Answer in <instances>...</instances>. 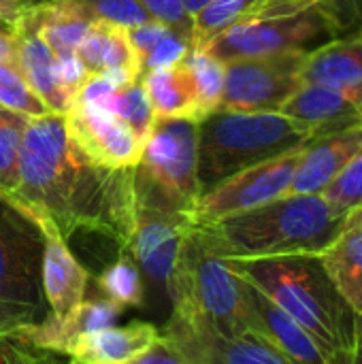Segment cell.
<instances>
[{
    "label": "cell",
    "instance_id": "obj_26",
    "mask_svg": "<svg viewBox=\"0 0 362 364\" xmlns=\"http://www.w3.org/2000/svg\"><path fill=\"white\" fill-rule=\"evenodd\" d=\"M183 62L194 77L196 92H198V109H201V119H203L209 113L220 109L222 94H224L226 64L205 49H190Z\"/></svg>",
    "mask_w": 362,
    "mask_h": 364
},
{
    "label": "cell",
    "instance_id": "obj_29",
    "mask_svg": "<svg viewBox=\"0 0 362 364\" xmlns=\"http://www.w3.org/2000/svg\"><path fill=\"white\" fill-rule=\"evenodd\" d=\"M102 109L117 115L145 145V141L151 132V126H154V111H151L149 98L145 94V87L141 85V81L117 87L111 94V98L105 102Z\"/></svg>",
    "mask_w": 362,
    "mask_h": 364
},
{
    "label": "cell",
    "instance_id": "obj_31",
    "mask_svg": "<svg viewBox=\"0 0 362 364\" xmlns=\"http://www.w3.org/2000/svg\"><path fill=\"white\" fill-rule=\"evenodd\" d=\"M77 2L94 21H111L122 28H134L151 17L139 0H73Z\"/></svg>",
    "mask_w": 362,
    "mask_h": 364
},
{
    "label": "cell",
    "instance_id": "obj_7",
    "mask_svg": "<svg viewBox=\"0 0 362 364\" xmlns=\"http://www.w3.org/2000/svg\"><path fill=\"white\" fill-rule=\"evenodd\" d=\"M45 220L0 190V299L49 314L43 296Z\"/></svg>",
    "mask_w": 362,
    "mask_h": 364
},
{
    "label": "cell",
    "instance_id": "obj_22",
    "mask_svg": "<svg viewBox=\"0 0 362 364\" xmlns=\"http://www.w3.org/2000/svg\"><path fill=\"white\" fill-rule=\"evenodd\" d=\"M21 15L41 32L58 60L77 55L79 43L94 23V19L73 0L26 4Z\"/></svg>",
    "mask_w": 362,
    "mask_h": 364
},
{
    "label": "cell",
    "instance_id": "obj_24",
    "mask_svg": "<svg viewBox=\"0 0 362 364\" xmlns=\"http://www.w3.org/2000/svg\"><path fill=\"white\" fill-rule=\"evenodd\" d=\"M0 105L19 111L28 117L49 113L41 98L28 87L19 75L15 34H0Z\"/></svg>",
    "mask_w": 362,
    "mask_h": 364
},
{
    "label": "cell",
    "instance_id": "obj_35",
    "mask_svg": "<svg viewBox=\"0 0 362 364\" xmlns=\"http://www.w3.org/2000/svg\"><path fill=\"white\" fill-rule=\"evenodd\" d=\"M47 314L23 305V303H13V301H4L0 299V337L13 335L15 331H19L26 324H34L41 322Z\"/></svg>",
    "mask_w": 362,
    "mask_h": 364
},
{
    "label": "cell",
    "instance_id": "obj_44",
    "mask_svg": "<svg viewBox=\"0 0 362 364\" xmlns=\"http://www.w3.org/2000/svg\"><path fill=\"white\" fill-rule=\"evenodd\" d=\"M350 215H352V218H356L358 222H362V207H361V209H356V211H352Z\"/></svg>",
    "mask_w": 362,
    "mask_h": 364
},
{
    "label": "cell",
    "instance_id": "obj_25",
    "mask_svg": "<svg viewBox=\"0 0 362 364\" xmlns=\"http://www.w3.org/2000/svg\"><path fill=\"white\" fill-rule=\"evenodd\" d=\"M267 0H211L196 17L190 49H203L230 26L250 19Z\"/></svg>",
    "mask_w": 362,
    "mask_h": 364
},
{
    "label": "cell",
    "instance_id": "obj_38",
    "mask_svg": "<svg viewBox=\"0 0 362 364\" xmlns=\"http://www.w3.org/2000/svg\"><path fill=\"white\" fill-rule=\"evenodd\" d=\"M166 26L164 23H160V21H154V19H149V21H145V23H141V26H134V28H128V36H130V43H132V47H134V51L139 53V60H141V64H143V60H145V55L160 43V38L166 34ZM143 70V68H141Z\"/></svg>",
    "mask_w": 362,
    "mask_h": 364
},
{
    "label": "cell",
    "instance_id": "obj_12",
    "mask_svg": "<svg viewBox=\"0 0 362 364\" xmlns=\"http://www.w3.org/2000/svg\"><path fill=\"white\" fill-rule=\"evenodd\" d=\"M75 147L96 166L122 171L141 160L143 141L111 111L90 105H73L64 115Z\"/></svg>",
    "mask_w": 362,
    "mask_h": 364
},
{
    "label": "cell",
    "instance_id": "obj_17",
    "mask_svg": "<svg viewBox=\"0 0 362 364\" xmlns=\"http://www.w3.org/2000/svg\"><path fill=\"white\" fill-rule=\"evenodd\" d=\"M13 34L17 41L19 75L23 77L28 87L41 98L47 111L66 115L73 107V98L62 85L55 53L41 36V32L28 19H23V15H19Z\"/></svg>",
    "mask_w": 362,
    "mask_h": 364
},
{
    "label": "cell",
    "instance_id": "obj_46",
    "mask_svg": "<svg viewBox=\"0 0 362 364\" xmlns=\"http://www.w3.org/2000/svg\"><path fill=\"white\" fill-rule=\"evenodd\" d=\"M70 364H73V363H70Z\"/></svg>",
    "mask_w": 362,
    "mask_h": 364
},
{
    "label": "cell",
    "instance_id": "obj_8",
    "mask_svg": "<svg viewBox=\"0 0 362 364\" xmlns=\"http://www.w3.org/2000/svg\"><path fill=\"white\" fill-rule=\"evenodd\" d=\"M337 36L335 26L322 13L305 11L286 17L239 21L209 41L203 49L226 64L245 58L312 51Z\"/></svg>",
    "mask_w": 362,
    "mask_h": 364
},
{
    "label": "cell",
    "instance_id": "obj_5",
    "mask_svg": "<svg viewBox=\"0 0 362 364\" xmlns=\"http://www.w3.org/2000/svg\"><path fill=\"white\" fill-rule=\"evenodd\" d=\"M173 314L205 324L224 337L250 331L243 279L192 226L169 282Z\"/></svg>",
    "mask_w": 362,
    "mask_h": 364
},
{
    "label": "cell",
    "instance_id": "obj_15",
    "mask_svg": "<svg viewBox=\"0 0 362 364\" xmlns=\"http://www.w3.org/2000/svg\"><path fill=\"white\" fill-rule=\"evenodd\" d=\"M301 83L331 87L362 111V32L337 36L312 49L301 66Z\"/></svg>",
    "mask_w": 362,
    "mask_h": 364
},
{
    "label": "cell",
    "instance_id": "obj_33",
    "mask_svg": "<svg viewBox=\"0 0 362 364\" xmlns=\"http://www.w3.org/2000/svg\"><path fill=\"white\" fill-rule=\"evenodd\" d=\"M188 51H190V43L183 36H179L177 32L166 30V34L160 38V43L145 55L141 68H143V73H149L156 68H166V66L179 64Z\"/></svg>",
    "mask_w": 362,
    "mask_h": 364
},
{
    "label": "cell",
    "instance_id": "obj_42",
    "mask_svg": "<svg viewBox=\"0 0 362 364\" xmlns=\"http://www.w3.org/2000/svg\"><path fill=\"white\" fill-rule=\"evenodd\" d=\"M13 350H15V337L11 335L0 337V364H9Z\"/></svg>",
    "mask_w": 362,
    "mask_h": 364
},
{
    "label": "cell",
    "instance_id": "obj_37",
    "mask_svg": "<svg viewBox=\"0 0 362 364\" xmlns=\"http://www.w3.org/2000/svg\"><path fill=\"white\" fill-rule=\"evenodd\" d=\"M126 364H190L181 352L160 333L158 339H154L139 356H134Z\"/></svg>",
    "mask_w": 362,
    "mask_h": 364
},
{
    "label": "cell",
    "instance_id": "obj_3",
    "mask_svg": "<svg viewBox=\"0 0 362 364\" xmlns=\"http://www.w3.org/2000/svg\"><path fill=\"white\" fill-rule=\"evenodd\" d=\"M228 267L331 354L350 360L358 318L337 292L322 256L294 254L228 260Z\"/></svg>",
    "mask_w": 362,
    "mask_h": 364
},
{
    "label": "cell",
    "instance_id": "obj_18",
    "mask_svg": "<svg viewBox=\"0 0 362 364\" xmlns=\"http://www.w3.org/2000/svg\"><path fill=\"white\" fill-rule=\"evenodd\" d=\"M280 113L303 126L314 139L362 126V111L350 98L316 83H301Z\"/></svg>",
    "mask_w": 362,
    "mask_h": 364
},
{
    "label": "cell",
    "instance_id": "obj_6",
    "mask_svg": "<svg viewBox=\"0 0 362 364\" xmlns=\"http://www.w3.org/2000/svg\"><path fill=\"white\" fill-rule=\"evenodd\" d=\"M198 122L154 119L134 166L137 205L190 215L201 196L196 177Z\"/></svg>",
    "mask_w": 362,
    "mask_h": 364
},
{
    "label": "cell",
    "instance_id": "obj_30",
    "mask_svg": "<svg viewBox=\"0 0 362 364\" xmlns=\"http://www.w3.org/2000/svg\"><path fill=\"white\" fill-rule=\"evenodd\" d=\"M324 200L344 215L362 207V149L322 192Z\"/></svg>",
    "mask_w": 362,
    "mask_h": 364
},
{
    "label": "cell",
    "instance_id": "obj_4",
    "mask_svg": "<svg viewBox=\"0 0 362 364\" xmlns=\"http://www.w3.org/2000/svg\"><path fill=\"white\" fill-rule=\"evenodd\" d=\"M312 139L284 113L213 111L198 122V192L203 196L228 177L305 147Z\"/></svg>",
    "mask_w": 362,
    "mask_h": 364
},
{
    "label": "cell",
    "instance_id": "obj_32",
    "mask_svg": "<svg viewBox=\"0 0 362 364\" xmlns=\"http://www.w3.org/2000/svg\"><path fill=\"white\" fill-rule=\"evenodd\" d=\"M143 4V9L147 11V15L154 21L164 23L169 30L177 32L179 36H183L188 43L192 41V32H194V19L188 15V11L183 9L181 0H139Z\"/></svg>",
    "mask_w": 362,
    "mask_h": 364
},
{
    "label": "cell",
    "instance_id": "obj_41",
    "mask_svg": "<svg viewBox=\"0 0 362 364\" xmlns=\"http://www.w3.org/2000/svg\"><path fill=\"white\" fill-rule=\"evenodd\" d=\"M350 364H362V318L356 320V337H354V348L350 354Z\"/></svg>",
    "mask_w": 362,
    "mask_h": 364
},
{
    "label": "cell",
    "instance_id": "obj_14",
    "mask_svg": "<svg viewBox=\"0 0 362 364\" xmlns=\"http://www.w3.org/2000/svg\"><path fill=\"white\" fill-rule=\"evenodd\" d=\"M41 282L49 316L58 322H66L85 301L87 273L68 250L66 239L49 222H45Z\"/></svg>",
    "mask_w": 362,
    "mask_h": 364
},
{
    "label": "cell",
    "instance_id": "obj_16",
    "mask_svg": "<svg viewBox=\"0 0 362 364\" xmlns=\"http://www.w3.org/2000/svg\"><path fill=\"white\" fill-rule=\"evenodd\" d=\"M361 149L362 126L312 139L301 151V160L286 196L322 194Z\"/></svg>",
    "mask_w": 362,
    "mask_h": 364
},
{
    "label": "cell",
    "instance_id": "obj_13",
    "mask_svg": "<svg viewBox=\"0 0 362 364\" xmlns=\"http://www.w3.org/2000/svg\"><path fill=\"white\" fill-rule=\"evenodd\" d=\"M250 331L267 339L290 364H350V360L331 354L303 326L273 305L260 290L243 279Z\"/></svg>",
    "mask_w": 362,
    "mask_h": 364
},
{
    "label": "cell",
    "instance_id": "obj_1",
    "mask_svg": "<svg viewBox=\"0 0 362 364\" xmlns=\"http://www.w3.org/2000/svg\"><path fill=\"white\" fill-rule=\"evenodd\" d=\"M17 175L15 196L64 239L77 230L100 232L124 250L137 211L134 168L92 164L70 141L64 115L49 111L30 117Z\"/></svg>",
    "mask_w": 362,
    "mask_h": 364
},
{
    "label": "cell",
    "instance_id": "obj_11",
    "mask_svg": "<svg viewBox=\"0 0 362 364\" xmlns=\"http://www.w3.org/2000/svg\"><path fill=\"white\" fill-rule=\"evenodd\" d=\"M192 226L190 215L137 205L134 224L122 252L134 260L141 275L169 294L171 275Z\"/></svg>",
    "mask_w": 362,
    "mask_h": 364
},
{
    "label": "cell",
    "instance_id": "obj_21",
    "mask_svg": "<svg viewBox=\"0 0 362 364\" xmlns=\"http://www.w3.org/2000/svg\"><path fill=\"white\" fill-rule=\"evenodd\" d=\"M141 85L149 98L154 119H194L201 122L198 92L186 62L156 68L141 75Z\"/></svg>",
    "mask_w": 362,
    "mask_h": 364
},
{
    "label": "cell",
    "instance_id": "obj_23",
    "mask_svg": "<svg viewBox=\"0 0 362 364\" xmlns=\"http://www.w3.org/2000/svg\"><path fill=\"white\" fill-rule=\"evenodd\" d=\"M322 262L356 318H362V222L348 215L346 228L324 250Z\"/></svg>",
    "mask_w": 362,
    "mask_h": 364
},
{
    "label": "cell",
    "instance_id": "obj_40",
    "mask_svg": "<svg viewBox=\"0 0 362 364\" xmlns=\"http://www.w3.org/2000/svg\"><path fill=\"white\" fill-rule=\"evenodd\" d=\"M26 2L21 0H0V34H13L17 19Z\"/></svg>",
    "mask_w": 362,
    "mask_h": 364
},
{
    "label": "cell",
    "instance_id": "obj_39",
    "mask_svg": "<svg viewBox=\"0 0 362 364\" xmlns=\"http://www.w3.org/2000/svg\"><path fill=\"white\" fill-rule=\"evenodd\" d=\"M9 364H70V358L64 354H58V352H49V350L30 346L15 337V350L11 354Z\"/></svg>",
    "mask_w": 362,
    "mask_h": 364
},
{
    "label": "cell",
    "instance_id": "obj_19",
    "mask_svg": "<svg viewBox=\"0 0 362 364\" xmlns=\"http://www.w3.org/2000/svg\"><path fill=\"white\" fill-rule=\"evenodd\" d=\"M77 58L87 75H109L119 85L141 81V60L128 28L96 19L77 47Z\"/></svg>",
    "mask_w": 362,
    "mask_h": 364
},
{
    "label": "cell",
    "instance_id": "obj_9",
    "mask_svg": "<svg viewBox=\"0 0 362 364\" xmlns=\"http://www.w3.org/2000/svg\"><path fill=\"white\" fill-rule=\"evenodd\" d=\"M309 51L226 62L224 94L218 111L280 113L301 87V66Z\"/></svg>",
    "mask_w": 362,
    "mask_h": 364
},
{
    "label": "cell",
    "instance_id": "obj_2",
    "mask_svg": "<svg viewBox=\"0 0 362 364\" xmlns=\"http://www.w3.org/2000/svg\"><path fill=\"white\" fill-rule=\"evenodd\" d=\"M346 224L348 215L337 213L322 194H294L194 228L218 256L250 260L294 254L322 256Z\"/></svg>",
    "mask_w": 362,
    "mask_h": 364
},
{
    "label": "cell",
    "instance_id": "obj_28",
    "mask_svg": "<svg viewBox=\"0 0 362 364\" xmlns=\"http://www.w3.org/2000/svg\"><path fill=\"white\" fill-rule=\"evenodd\" d=\"M28 122V115L0 105V190L13 196L19 183L17 156Z\"/></svg>",
    "mask_w": 362,
    "mask_h": 364
},
{
    "label": "cell",
    "instance_id": "obj_20",
    "mask_svg": "<svg viewBox=\"0 0 362 364\" xmlns=\"http://www.w3.org/2000/svg\"><path fill=\"white\" fill-rule=\"evenodd\" d=\"M160 328L149 322H130L126 326H107L90 335L79 337L68 358L73 364H126L139 356L154 339Z\"/></svg>",
    "mask_w": 362,
    "mask_h": 364
},
{
    "label": "cell",
    "instance_id": "obj_45",
    "mask_svg": "<svg viewBox=\"0 0 362 364\" xmlns=\"http://www.w3.org/2000/svg\"><path fill=\"white\" fill-rule=\"evenodd\" d=\"M21 2H26V0H21Z\"/></svg>",
    "mask_w": 362,
    "mask_h": 364
},
{
    "label": "cell",
    "instance_id": "obj_10",
    "mask_svg": "<svg viewBox=\"0 0 362 364\" xmlns=\"http://www.w3.org/2000/svg\"><path fill=\"white\" fill-rule=\"evenodd\" d=\"M303 147L288 151L284 156H277L273 160L260 162L256 166H250L213 190L198 196L194 211H192V224H209L228 215H237L256 207H262L267 203H273L288 194L297 164L301 160Z\"/></svg>",
    "mask_w": 362,
    "mask_h": 364
},
{
    "label": "cell",
    "instance_id": "obj_27",
    "mask_svg": "<svg viewBox=\"0 0 362 364\" xmlns=\"http://www.w3.org/2000/svg\"><path fill=\"white\" fill-rule=\"evenodd\" d=\"M96 284L107 299L122 307L143 305V275L126 252L96 277Z\"/></svg>",
    "mask_w": 362,
    "mask_h": 364
},
{
    "label": "cell",
    "instance_id": "obj_36",
    "mask_svg": "<svg viewBox=\"0 0 362 364\" xmlns=\"http://www.w3.org/2000/svg\"><path fill=\"white\" fill-rule=\"evenodd\" d=\"M122 87L113 77L109 75H87L83 85L79 87L73 105H90V107H105V102L111 98V94Z\"/></svg>",
    "mask_w": 362,
    "mask_h": 364
},
{
    "label": "cell",
    "instance_id": "obj_34",
    "mask_svg": "<svg viewBox=\"0 0 362 364\" xmlns=\"http://www.w3.org/2000/svg\"><path fill=\"white\" fill-rule=\"evenodd\" d=\"M322 15L335 26L339 36L362 32V0H326Z\"/></svg>",
    "mask_w": 362,
    "mask_h": 364
},
{
    "label": "cell",
    "instance_id": "obj_43",
    "mask_svg": "<svg viewBox=\"0 0 362 364\" xmlns=\"http://www.w3.org/2000/svg\"><path fill=\"white\" fill-rule=\"evenodd\" d=\"M211 0H181V4H183V9L188 11V15L194 19L207 4H209Z\"/></svg>",
    "mask_w": 362,
    "mask_h": 364
}]
</instances>
